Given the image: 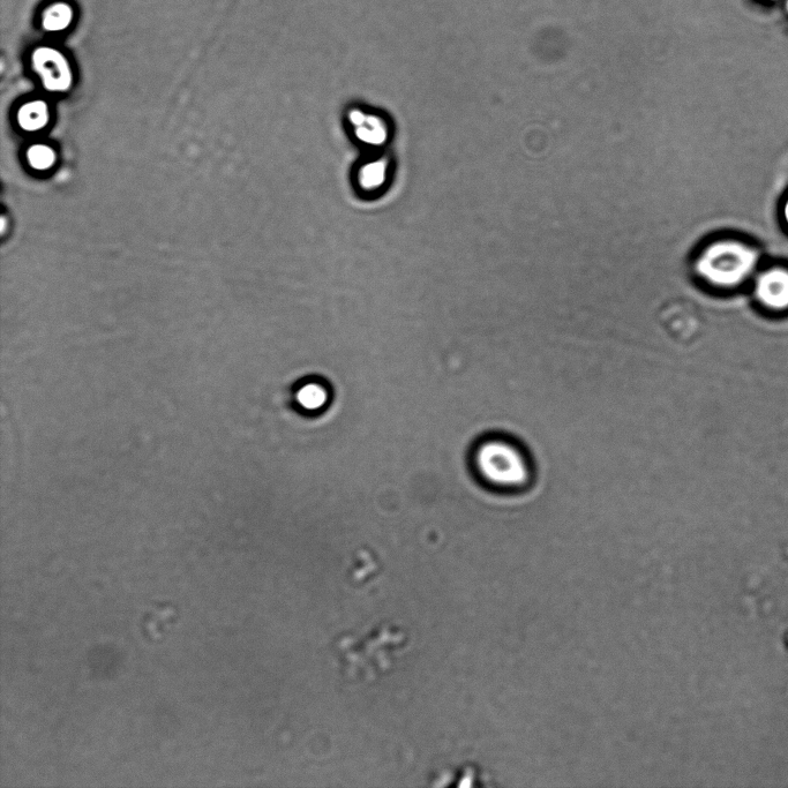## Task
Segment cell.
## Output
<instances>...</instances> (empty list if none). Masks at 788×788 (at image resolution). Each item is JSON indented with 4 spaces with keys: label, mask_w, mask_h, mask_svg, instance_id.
I'll list each match as a JSON object with an SVG mask.
<instances>
[{
    "label": "cell",
    "mask_w": 788,
    "mask_h": 788,
    "mask_svg": "<svg viewBox=\"0 0 788 788\" xmlns=\"http://www.w3.org/2000/svg\"><path fill=\"white\" fill-rule=\"evenodd\" d=\"M760 264L755 246L738 238L722 237L705 243L695 254L693 272L707 287L729 290L753 276Z\"/></svg>",
    "instance_id": "cell-1"
},
{
    "label": "cell",
    "mask_w": 788,
    "mask_h": 788,
    "mask_svg": "<svg viewBox=\"0 0 788 788\" xmlns=\"http://www.w3.org/2000/svg\"><path fill=\"white\" fill-rule=\"evenodd\" d=\"M474 461L480 477L499 490L519 492L531 482L532 467L528 455L508 439L485 440L476 449Z\"/></svg>",
    "instance_id": "cell-2"
},
{
    "label": "cell",
    "mask_w": 788,
    "mask_h": 788,
    "mask_svg": "<svg viewBox=\"0 0 788 788\" xmlns=\"http://www.w3.org/2000/svg\"><path fill=\"white\" fill-rule=\"evenodd\" d=\"M33 65L41 75L44 87L51 92H65L72 84L69 62L59 51L40 48L33 54Z\"/></svg>",
    "instance_id": "cell-3"
},
{
    "label": "cell",
    "mask_w": 788,
    "mask_h": 788,
    "mask_svg": "<svg viewBox=\"0 0 788 788\" xmlns=\"http://www.w3.org/2000/svg\"><path fill=\"white\" fill-rule=\"evenodd\" d=\"M755 296L772 311L788 310V268L774 266L762 270L755 280Z\"/></svg>",
    "instance_id": "cell-4"
},
{
    "label": "cell",
    "mask_w": 788,
    "mask_h": 788,
    "mask_svg": "<svg viewBox=\"0 0 788 788\" xmlns=\"http://www.w3.org/2000/svg\"><path fill=\"white\" fill-rule=\"evenodd\" d=\"M348 122L352 134L360 144L379 148L388 141V124L384 118L374 112L352 109L348 114Z\"/></svg>",
    "instance_id": "cell-5"
},
{
    "label": "cell",
    "mask_w": 788,
    "mask_h": 788,
    "mask_svg": "<svg viewBox=\"0 0 788 788\" xmlns=\"http://www.w3.org/2000/svg\"><path fill=\"white\" fill-rule=\"evenodd\" d=\"M388 178V163L384 159H374L360 167L357 175L358 186L364 192H375L384 186Z\"/></svg>",
    "instance_id": "cell-6"
},
{
    "label": "cell",
    "mask_w": 788,
    "mask_h": 788,
    "mask_svg": "<svg viewBox=\"0 0 788 788\" xmlns=\"http://www.w3.org/2000/svg\"><path fill=\"white\" fill-rule=\"evenodd\" d=\"M18 120L22 129L29 132L39 131L49 122L48 105L43 101L27 103L20 109Z\"/></svg>",
    "instance_id": "cell-7"
},
{
    "label": "cell",
    "mask_w": 788,
    "mask_h": 788,
    "mask_svg": "<svg viewBox=\"0 0 788 788\" xmlns=\"http://www.w3.org/2000/svg\"><path fill=\"white\" fill-rule=\"evenodd\" d=\"M328 399L327 388L319 382H307L296 393L297 404L306 411H318L324 408Z\"/></svg>",
    "instance_id": "cell-8"
},
{
    "label": "cell",
    "mask_w": 788,
    "mask_h": 788,
    "mask_svg": "<svg viewBox=\"0 0 788 788\" xmlns=\"http://www.w3.org/2000/svg\"><path fill=\"white\" fill-rule=\"evenodd\" d=\"M73 12L69 5L58 3L49 7L43 14V27L49 32H59L70 26Z\"/></svg>",
    "instance_id": "cell-9"
},
{
    "label": "cell",
    "mask_w": 788,
    "mask_h": 788,
    "mask_svg": "<svg viewBox=\"0 0 788 788\" xmlns=\"http://www.w3.org/2000/svg\"><path fill=\"white\" fill-rule=\"evenodd\" d=\"M28 162L36 170H48L56 162L54 150L48 146L35 145L28 150Z\"/></svg>",
    "instance_id": "cell-10"
},
{
    "label": "cell",
    "mask_w": 788,
    "mask_h": 788,
    "mask_svg": "<svg viewBox=\"0 0 788 788\" xmlns=\"http://www.w3.org/2000/svg\"><path fill=\"white\" fill-rule=\"evenodd\" d=\"M784 214H785V219H786V221L788 223V201L786 202Z\"/></svg>",
    "instance_id": "cell-11"
}]
</instances>
